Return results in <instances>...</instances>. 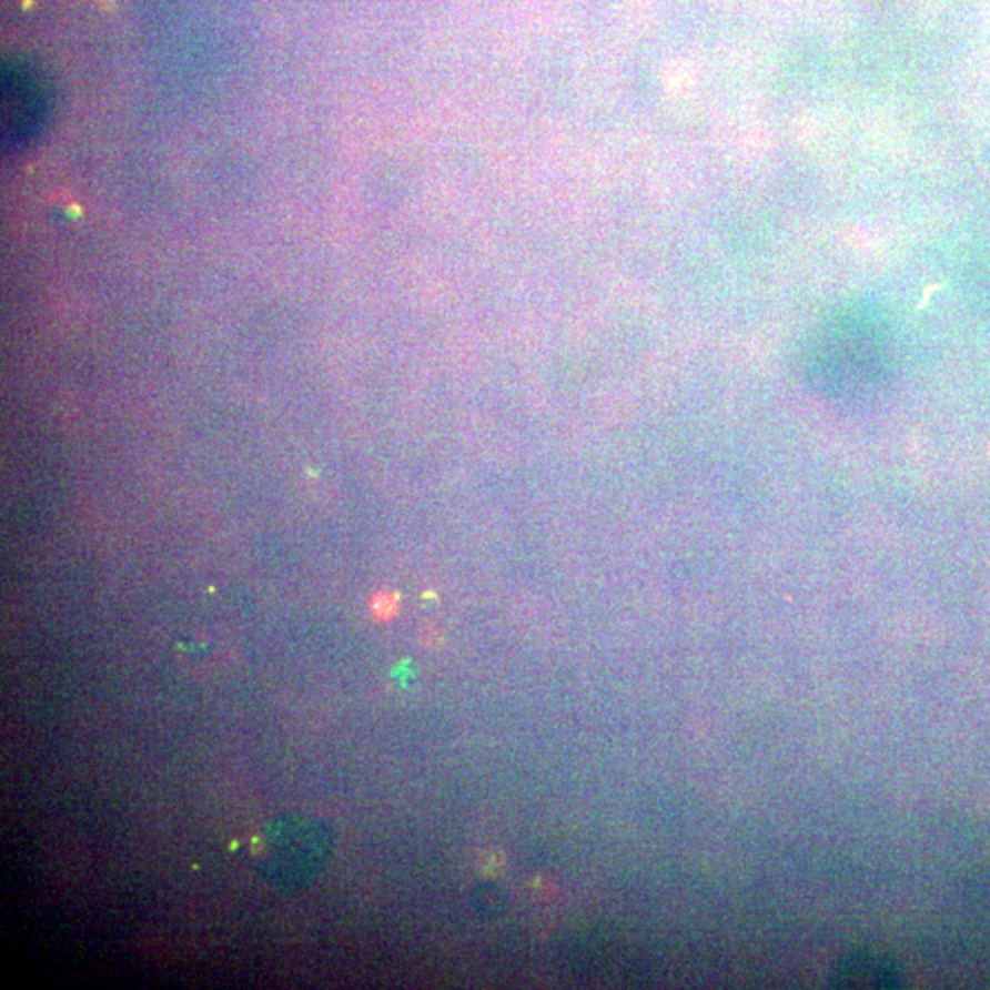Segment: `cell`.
<instances>
[{
	"mask_svg": "<svg viewBox=\"0 0 990 990\" xmlns=\"http://www.w3.org/2000/svg\"><path fill=\"white\" fill-rule=\"evenodd\" d=\"M371 609H373V615L378 620H390L398 612V600L391 593H382V595L374 596Z\"/></svg>",
	"mask_w": 990,
	"mask_h": 990,
	"instance_id": "cell-3",
	"label": "cell"
},
{
	"mask_svg": "<svg viewBox=\"0 0 990 990\" xmlns=\"http://www.w3.org/2000/svg\"><path fill=\"white\" fill-rule=\"evenodd\" d=\"M835 981L838 986L846 983V987H880L882 983L891 987L896 983V970L879 959H848V963L838 969Z\"/></svg>",
	"mask_w": 990,
	"mask_h": 990,
	"instance_id": "cell-2",
	"label": "cell"
},
{
	"mask_svg": "<svg viewBox=\"0 0 990 990\" xmlns=\"http://www.w3.org/2000/svg\"><path fill=\"white\" fill-rule=\"evenodd\" d=\"M41 94V87L32 80H4V129L11 143L21 142L22 138L36 132L41 109L47 105Z\"/></svg>",
	"mask_w": 990,
	"mask_h": 990,
	"instance_id": "cell-1",
	"label": "cell"
}]
</instances>
